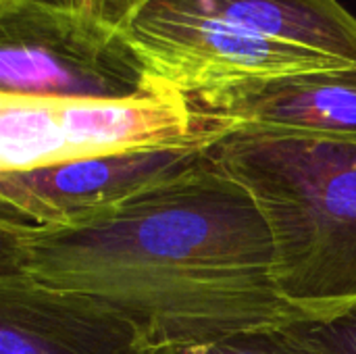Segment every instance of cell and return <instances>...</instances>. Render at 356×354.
Segmentation results:
<instances>
[{"instance_id":"obj_1","label":"cell","mask_w":356,"mask_h":354,"mask_svg":"<svg viewBox=\"0 0 356 354\" xmlns=\"http://www.w3.org/2000/svg\"><path fill=\"white\" fill-rule=\"evenodd\" d=\"M0 225L2 269L106 307L152 351L302 317L277 294L257 202L213 159L75 225Z\"/></svg>"},{"instance_id":"obj_2","label":"cell","mask_w":356,"mask_h":354,"mask_svg":"<svg viewBox=\"0 0 356 354\" xmlns=\"http://www.w3.org/2000/svg\"><path fill=\"white\" fill-rule=\"evenodd\" d=\"M211 159L257 202L277 294L302 317L356 305V142L234 129Z\"/></svg>"},{"instance_id":"obj_3","label":"cell","mask_w":356,"mask_h":354,"mask_svg":"<svg viewBox=\"0 0 356 354\" xmlns=\"http://www.w3.org/2000/svg\"><path fill=\"white\" fill-rule=\"evenodd\" d=\"M215 134L175 90L115 100L0 94V173L150 148L215 144Z\"/></svg>"},{"instance_id":"obj_4","label":"cell","mask_w":356,"mask_h":354,"mask_svg":"<svg viewBox=\"0 0 356 354\" xmlns=\"http://www.w3.org/2000/svg\"><path fill=\"white\" fill-rule=\"evenodd\" d=\"M156 86L125 33L54 0L0 4V94L115 100Z\"/></svg>"},{"instance_id":"obj_5","label":"cell","mask_w":356,"mask_h":354,"mask_svg":"<svg viewBox=\"0 0 356 354\" xmlns=\"http://www.w3.org/2000/svg\"><path fill=\"white\" fill-rule=\"evenodd\" d=\"M150 79L186 96L282 75L348 67L319 52L259 40L225 23L146 0L121 29Z\"/></svg>"},{"instance_id":"obj_6","label":"cell","mask_w":356,"mask_h":354,"mask_svg":"<svg viewBox=\"0 0 356 354\" xmlns=\"http://www.w3.org/2000/svg\"><path fill=\"white\" fill-rule=\"evenodd\" d=\"M211 159V144L92 156L0 173L2 221L67 227L111 211Z\"/></svg>"},{"instance_id":"obj_7","label":"cell","mask_w":356,"mask_h":354,"mask_svg":"<svg viewBox=\"0 0 356 354\" xmlns=\"http://www.w3.org/2000/svg\"><path fill=\"white\" fill-rule=\"evenodd\" d=\"M188 98L219 136L257 129L356 142V67L244 81Z\"/></svg>"},{"instance_id":"obj_8","label":"cell","mask_w":356,"mask_h":354,"mask_svg":"<svg viewBox=\"0 0 356 354\" xmlns=\"http://www.w3.org/2000/svg\"><path fill=\"white\" fill-rule=\"evenodd\" d=\"M0 354H152L121 315L2 269Z\"/></svg>"},{"instance_id":"obj_9","label":"cell","mask_w":356,"mask_h":354,"mask_svg":"<svg viewBox=\"0 0 356 354\" xmlns=\"http://www.w3.org/2000/svg\"><path fill=\"white\" fill-rule=\"evenodd\" d=\"M246 35L307 48L356 67V17L340 0H159Z\"/></svg>"},{"instance_id":"obj_10","label":"cell","mask_w":356,"mask_h":354,"mask_svg":"<svg viewBox=\"0 0 356 354\" xmlns=\"http://www.w3.org/2000/svg\"><path fill=\"white\" fill-rule=\"evenodd\" d=\"M271 338L282 354H356V305L323 317H298Z\"/></svg>"},{"instance_id":"obj_11","label":"cell","mask_w":356,"mask_h":354,"mask_svg":"<svg viewBox=\"0 0 356 354\" xmlns=\"http://www.w3.org/2000/svg\"><path fill=\"white\" fill-rule=\"evenodd\" d=\"M152 354H282L275 346L271 332L240 334L211 344L188 346V348H165L152 351Z\"/></svg>"},{"instance_id":"obj_12","label":"cell","mask_w":356,"mask_h":354,"mask_svg":"<svg viewBox=\"0 0 356 354\" xmlns=\"http://www.w3.org/2000/svg\"><path fill=\"white\" fill-rule=\"evenodd\" d=\"M146 0H65L69 6L88 8L94 13L100 21H104L111 27L123 29L125 23L134 17V13L144 4Z\"/></svg>"},{"instance_id":"obj_13","label":"cell","mask_w":356,"mask_h":354,"mask_svg":"<svg viewBox=\"0 0 356 354\" xmlns=\"http://www.w3.org/2000/svg\"><path fill=\"white\" fill-rule=\"evenodd\" d=\"M54 2H60V0H54Z\"/></svg>"}]
</instances>
